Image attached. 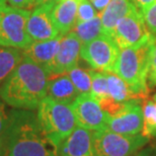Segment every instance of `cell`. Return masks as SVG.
Instances as JSON below:
<instances>
[{
  "instance_id": "5b68a950",
  "label": "cell",
  "mask_w": 156,
  "mask_h": 156,
  "mask_svg": "<svg viewBox=\"0 0 156 156\" xmlns=\"http://www.w3.org/2000/svg\"><path fill=\"white\" fill-rule=\"evenodd\" d=\"M30 11L0 5V47L23 50L33 43L27 24Z\"/></svg>"
},
{
  "instance_id": "e0dca14e",
  "label": "cell",
  "mask_w": 156,
  "mask_h": 156,
  "mask_svg": "<svg viewBox=\"0 0 156 156\" xmlns=\"http://www.w3.org/2000/svg\"><path fill=\"white\" fill-rule=\"evenodd\" d=\"M133 4L132 0H111L108 5L101 12L102 33L113 38L118 23L123 18Z\"/></svg>"
},
{
  "instance_id": "7402d4cb",
  "label": "cell",
  "mask_w": 156,
  "mask_h": 156,
  "mask_svg": "<svg viewBox=\"0 0 156 156\" xmlns=\"http://www.w3.org/2000/svg\"><path fill=\"white\" fill-rule=\"evenodd\" d=\"M90 76H91V90L90 93L96 101H101L105 98H108V77L105 72H101L98 70H89Z\"/></svg>"
},
{
  "instance_id": "cb8c5ba5",
  "label": "cell",
  "mask_w": 156,
  "mask_h": 156,
  "mask_svg": "<svg viewBox=\"0 0 156 156\" xmlns=\"http://www.w3.org/2000/svg\"><path fill=\"white\" fill-rule=\"evenodd\" d=\"M98 14V10L94 8L92 3L89 0H80L77 10L76 23H82V21L90 20L94 18Z\"/></svg>"
},
{
  "instance_id": "2e32d148",
  "label": "cell",
  "mask_w": 156,
  "mask_h": 156,
  "mask_svg": "<svg viewBox=\"0 0 156 156\" xmlns=\"http://www.w3.org/2000/svg\"><path fill=\"white\" fill-rule=\"evenodd\" d=\"M80 93L67 74L54 76L49 79L47 96L56 101L71 105Z\"/></svg>"
},
{
  "instance_id": "4316f807",
  "label": "cell",
  "mask_w": 156,
  "mask_h": 156,
  "mask_svg": "<svg viewBox=\"0 0 156 156\" xmlns=\"http://www.w3.org/2000/svg\"><path fill=\"white\" fill-rule=\"evenodd\" d=\"M10 6L21 9H29L36 6L37 0H7Z\"/></svg>"
},
{
  "instance_id": "d4e9b609",
  "label": "cell",
  "mask_w": 156,
  "mask_h": 156,
  "mask_svg": "<svg viewBox=\"0 0 156 156\" xmlns=\"http://www.w3.org/2000/svg\"><path fill=\"white\" fill-rule=\"evenodd\" d=\"M144 20L148 32L156 39V0L144 13Z\"/></svg>"
},
{
  "instance_id": "3957f363",
  "label": "cell",
  "mask_w": 156,
  "mask_h": 156,
  "mask_svg": "<svg viewBox=\"0 0 156 156\" xmlns=\"http://www.w3.org/2000/svg\"><path fill=\"white\" fill-rule=\"evenodd\" d=\"M156 39L150 33L133 46L121 49L115 72L128 84L130 89L145 98L148 94V72Z\"/></svg>"
},
{
  "instance_id": "44dd1931",
  "label": "cell",
  "mask_w": 156,
  "mask_h": 156,
  "mask_svg": "<svg viewBox=\"0 0 156 156\" xmlns=\"http://www.w3.org/2000/svg\"><path fill=\"white\" fill-rule=\"evenodd\" d=\"M142 135L156 138V101H146L143 105Z\"/></svg>"
},
{
  "instance_id": "ba28073f",
  "label": "cell",
  "mask_w": 156,
  "mask_h": 156,
  "mask_svg": "<svg viewBox=\"0 0 156 156\" xmlns=\"http://www.w3.org/2000/svg\"><path fill=\"white\" fill-rule=\"evenodd\" d=\"M77 126L89 131H101L108 128V114L91 93H80L71 104Z\"/></svg>"
},
{
  "instance_id": "d6a6232c",
  "label": "cell",
  "mask_w": 156,
  "mask_h": 156,
  "mask_svg": "<svg viewBox=\"0 0 156 156\" xmlns=\"http://www.w3.org/2000/svg\"><path fill=\"white\" fill-rule=\"evenodd\" d=\"M7 0H0V5H4Z\"/></svg>"
},
{
  "instance_id": "ac0fdd59",
  "label": "cell",
  "mask_w": 156,
  "mask_h": 156,
  "mask_svg": "<svg viewBox=\"0 0 156 156\" xmlns=\"http://www.w3.org/2000/svg\"><path fill=\"white\" fill-rule=\"evenodd\" d=\"M108 77V92L112 98L118 102H125L129 101H140L139 96L136 95L128 84L122 79L120 76H118L114 72H105Z\"/></svg>"
},
{
  "instance_id": "83f0119b",
  "label": "cell",
  "mask_w": 156,
  "mask_h": 156,
  "mask_svg": "<svg viewBox=\"0 0 156 156\" xmlns=\"http://www.w3.org/2000/svg\"><path fill=\"white\" fill-rule=\"evenodd\" d=\"M8 120V113L6 112L4 101L0 99V135L3 132Z\"/></svg>"
},
{
  "instance_id": "7a4b0ae2",
  "label": "cell",
  "mask_w": 156,
  "mask_h": 156,
  "mask_svg": "<svg viewBox=\"0 0 156 156\" xmlns=\"http://www.w3.org/2000/svg\"><path fill=\"white\" fill-rule=\"evenodd\" d=\"M49 79L45 68L23 56L0 88V98L13 108L36 110L47 96Z\"/></svg>"
},
{
  "instance_id": "ffe728a7",
  "label": "cell",
  "mask_w": 156,
  "mask_h": 156,
  "mask_svg": "<svg viewBox=\"0 0 156 156\" xmlns=\"http://www.w3.org/2000/svg\"><path fill=\"white\" fill-rule=\"evenodd\" d=\"M77 36L82 44L88 43L102 35V23L101 14L96 15L94 18L82 23H76L71 30Z\"/></svg>"
},
{
  "instance_id": "6da1fadb",
  "label": "cell",
  "mask_w": 156,
  "mask_h": 156,
  "mask_svg": "<svg viewBox=\"0 0 156 156\" xmlns=\"http://www.w3.org/2000/svg\"><path fill=\"white\" fill-rule=\"evenodd\" d=\"M0 156H59L30 110L14 108L0 135Z\"/></svg>"
},
{
  "instance_id": "277c9868",
  "label": "cell",
  "mask_w": 156,
  "mask_h": 156,
  "mask_svg": "<svg viewBox=\"0 0 156 156\" xmlns=\"http://www.w3.org/2000/svg\"><path fill=\"white\" fill-rule=\"evenodd\" d=\"M37 116L44 134L57 149L77 127L71 105L56 101L49 96L40 102Z\"/></svg>"
},
{
  "instance_id": "30bf717a",
  "label": "cell",
  "mask_w": 156,
  "mask_h": 156,
  "mask_svg": "<svg viewBox=\"0 0 156 156\" xmlns=\"http://www.w3.org/2000/svg\"><path fill=\"white\" fill-rule=\"evenodd\" d=\"M55 4L56 2L41 4L30 12L27 30L33 42H44L61 36L53 17Z\"/></svg>"
},
{
  "instance_id": "4fadbf2b",
  "label": "cell",
  "mask_w": 156,
  "mask_h": 156,
  "mask_svg": "<svg viewBox=\"0 0 156 156\" xmlns=\"http://www.w3.org/2000/svg\"><path fill=\"white\" fill-rule=\"evenodd\" d=\"M59 156H95L92 134L85 128L77 126L58 148Z\"/></svg>"
},
{
  "instance_id": "8fae6325",
  "label": "cell",
  "mask_w": 156,
  "mask_h": 156,
  "mask_svg": "<svg viewBox=\"0 0 156 156\" xmlns=\"http://www.w3.org/2000/svg\"><path fill=\"white\" fill-rule=\"evenodd\" d=\"M82 43L74 33L63 36L54 60L47 68L50 78L63 75L78 65Z\"/></svg>"
},
{
  "instance_id": "d6986e66",
  "label": "cell",
  "mask_w": 156,
  "mask_h": 156,
  "mask_svg": "<svg viewBox=\"0 0 156 156\" xmlns=\"http://www.w3.org/2000/svg\"><path fill=\"white\" fill-rule=\"evenodd\" d=\"M23 59V51L16 48L0 47V88Z\"/></svg>"
},
{
  "instance_id": "8992f818",
  "label": "cell",
  "mask_w": 156,
  "mask_h": 156,
  "mask_svg": "<svg viewBox=\"0 0 156 156\" xmlns=\"http://www.w3.org/2000/svg\"><path fill=\"white\" fill-rule=\"evenodd\" d=\"M148 137L122 135L110 129L93 131L92 142L95 156H133L148 143Z\"/></svg>"
},
{
  "instance_id": "603a6c76",
  "label": "cell",
  "mask_w": 156,
  "mask_h": 156,
  "mask_svg": "<svg viewBox=\"0 0 156 156\" xmlns=\"http://www.w3.org/2000/svg\"><path fill=\"white\" fill-rule=\"evenodd\" d=\"M70 80L76 87L79 93H89L91 90V76L89 71L84 70L83 68L74 67L69 72H67Z\"/></svg>"
},
{
  "instance_id": "52a82bcc",
  "label": "cell",
  "mask_w": 156,
  "mask_h": 156,
  "mask_svg": "<svg viewBox=\"0 0 156 156\" xmlns=\"http://www.w3.org/2000/svg\"><path fill=\"white\" fill-rule=\"evenodd\" d=\"M120 48L110 36L102 34L88 43L82 44L80 58L93 70L101 72H115Z\"/></svg>"
},
{
  "instance_id": "f1b7e54d",
  "label": "cell",
  "mask_w": 156,
  "mask_h": 156,
  "mask_svg": "<svg viewBox=\"0 0 156 156\" xmlns=\"http://www.w3.org/2000/svg\"><path fill=\"white\" fill-rule=\"evenodd\" d=\"M133 3L135 4V6L138 8V10L144 15L146 10L153 4V2L155 0H132Z\"/></svg>"
},
{
  "instance_id": "9c48e42d",
  "label": "cell",
  "mask_w": 156,
  "mask_h": 156,
  "mask_svg": "<svg viewBox=\"0 0 156 156\" xmlns=\"http://www.w3.org/2000/svg\"><path fill=\"white\" fill-rule=\"evenodd\" d=\"M148 33L144 16L133 3L126 15L118 23L113 39L121 50L135 45Z\"/></svg>"
},
{
  "instance_id": "5bb4252c",
  "label": "cell",
  "mask_w": 156,
  "mask_h": 156,
  "mask_svg": "<svg viewBox=\"0 0 156 156\" xmlns=\"http://www.w3.org/2000/svg\"><path fill=\"white\" fill-rule=\"evenodd\" d=\"M62 38L63 36L61 35L53 40L33 42L29 47L23 50V56L36 62L47 70L57 54Z\"/></svg>"
},
{
  "instance_id": "1f68e13d",
  "label": "cell",
  "mask_w": 156,
  "mask_h": 156,
  "mask_svg": "<svg viewBox=\"0 0 156 156\" xmlns=\"http://www.w3.org/2000/svg\"><path fill=\"white\" fill-rule=\"evenodd\" d=\"M58 0H37L36 6L41 5V4H45V3H51V2H57ZM35 6V7H36Z\"/></svg>"
},
{
  "instance_id": "4dcf8cb0",
  "label": "cell",
  "mask_w": 156,
  "mask_h": 156,
  "mask_svg": "<svg viewBox=\"0 0 156 156\" xmlns=\"http://www.w3.org/2000/svg\"><path fill=\"white\" fill-rule=\"evenodd\" d=\"M133 156H156V147L151 146V147L145 148L138 153L134 154Z\"/></svg>"
},
{
  "instance_id": "7c38bea8",
  "label": "cell",
  "mask_w": 156,
  "mask_h": 156,
  "mask_svg": "<svg viewBox=\"0 0 156 156\" xmlns=\"http://www.w3.org/2000/svg\"><path fill=\"white\" fill-rule=\"evenodd\" d=\"M108 128L122 135H137L143 129V110L140 101H127L121 113L114 117L108 115Z\"/></svg>"
},
{
  "instance_id": "836d02e7",
  "label": "cell",
  "mask_w": 156,
  "mask_h": 156,
  "mask_svg": "<svg viewBox=\"0 0 156 156\" xmlns=\"http://www.w3.org/2000/svg\"><path fill=\"white\" fill-rule=\"evenodd\" d=\"M153 99H154V101H156V94H154V96H153Z\"/></svg>"
},
{
  "instance_id": "9a60e30c",
  "label": "cell",
  "mask_w": 156,
  "mask_h": 156,
  "mask_svg": "<svg viewBox=\"0 0 156 156\" xmlns=\"http://www.w3.org/2000/svg\"><path fill=\"white\" fill-rule=\"evenodd\" d=\"M80 0H58L53 9V17L62 36L70 33L76 23Z\"/></svg>"
},
{
  "instance_id": "f546056e",
  "label": "cell",
  "mask_w": 156,
  "mask_h": 156,
  "mask_svg": "<svg viewBox=\"0 0 156 156\" xmlns=\"http://www.w3.org/2000/svg\"><path fill=\"white\" fill-rule=\"evenodd\" d=\"M89 1L92 3V5L98 12H102L111 2V0H89Z\"/></svg>"
},
{
  "instance_id": "484cf974",
  "label": "cell",
  "mask_w": 156,
  "mask_h": 156,
  "mask_svg": "<svg viewBox=\"0 0 156 156\" xmlns=\"http://www.w3.org/2000/svg\"><path fill=\"white\" fill-rule=\"evenodd\" d=\"M148 85L150 87L156 86V43L151 55L150 67L148 72Z\"/></svg>"
}]
</instances>
